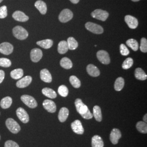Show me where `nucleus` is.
Segmentation results:
<instances>
[{
  "label": "nucleus",
  "mask_w": 147,
  "mask_h": 147,
  "mask_svg": "<svg viewBox=\"0 0 147 147\" xmlns=\"http://www.w3.org/2000/svg\"><path fill=\"white\" fill-rule=\"evenodd\" d=\"M76 110L79 114L85 119H90L93 118V114L90 112L87 106L85 105L80 99H76L75 101Z\"/></svg>",
  "instance_id": "nucleus-1"
},
{
  "label": "nucleus",
  "mask_w": 147,
  "mask_h": 147,
  "mask_svg": "<svg viewBox=\"0 0 147 147\" xmlns=\"http://www.w3.org/2000/svg\"><path fill=\"white\" fill-rule=\"evenodd\" d=\"M5 125L7 126V129L10 131L14 134H16L18 132H19L21 130V127L19 125V124L18 123L17 121H16L13 118H8L5 121Z\"/></svg>",
  "instance_id": "nucleus-2"
},
{
  "label": "nucleus",
  "mask_w": 147,
  "mask_h": 147,
  "mask_svg": "<svg viewBox=\"0 0 147 147\" xmlns=\"http://www.w3.org/2000/svg\"><path fill=\"white\" fill-rule=\"evenodd\" d=\"M14 36L19 40H25L28 36V33L26 30L20 26H17L13 29Z\"/></svg>",
  "instance_id": "nucleus-3"
},
{
  "label": "nucleus",
  "mask_w": 147,
  "mask_h": 147,
  "mask_svg": "<svg viewBox=\"0 0 147 147\" xmlns=\"http://www.w3.org/2000/svg\"><path fill=\"white\" fill-rule=\"evenodd\" d=\"M21 100L25 105L31 109H34L38 106L37 101L30 95H23L21 96Z\"/></svg>",
  "instance_id": "nucleus-4"
},
{
  "label": "nucleus",
  "mask_w": 147,
  "mask_h": 147,
  "mask_svg": "<svg viewBox=\"0 0 147 147\" xmlns=\"http://www.w3.org/2000/svg\"><path fill=\"white\" fill-rule=\"evenodd\" d=\"M85 27L87 30L94 34H102L104 32L103 28L102 27L98 24H96L95 23H93L91 22H87L85 25Z\"/></svg>",
  "instance_id": "nucleus-5"
},
{
  "label": "nucleus",
  "mask_w": 147,
  "mask_h": 147,
  "mask_svg": "<svg viewBox=\"0 0 147 147\" xmlns=\"http://www.w3.org/2000/svg\"><path fill=\"white\" fill-rule=\"evenodd\" d=\"M91 16L95 19L105 21L108 18L109 14L107 11L101 9H95L91 13Z\"/></svg>",
  "instance_id": "nucleus-6"
},
{
  "label": "nucleus",
  "mask_w": 147,
  "mask_h": 147,
  "mask_svg": "<svg viewBox=\"0 0 147 147\" xmlns=\"http://www.w3.org/2000/svg\"><path fill=\"white\" fill-rule=\"evenodd\" d=\"M73 17V13L71 11L68 9H64L60 13L58 18L61 22L65 23L71 20Z\"/></svg>",
  "instance_id": "nucleus-7"
},
{
  "label": "nucleus",
  "mask_w": 147,
  "mask_h": 147,
  "mask_svg": "<svg viewBox=\"0 0 147 147\" xmlns=\"http://www.w3.org/2000/svg\"><path fill=\"white\" fill-rule=\"evenodd\" d=\"M16 114L18 118L23 123L26 124L30 120L29 115L27 113L26 111L22 107H19L16 111Z\"/></svg>",
  "instance_id": "nucleus-8"
},
{
  "label": "nucleus",
  "mask_w": 147,
  "mask_h": 147,
  "mask_svg": "<svg viewBox=\"0 0 147 147\" xmlns=\"http://www.w3.org/2000/svg\"><path fill=\"white\" fill-rule=\"evenodd\" d=\"M96 57L100 62L104 64H109L110 63L109 54L104 50H100L96 53Z\"/></svg>",
  "instance_id": "nucleus-9"
},
{
  "label": "nucleus",
  "mask_w": 147,
  "mask_h": 147,
  "mask_svg": "<svg viewBox=\"0 0 147 147\" xmlns=\"http://www.w3.org/2000/svg\"><path fill=\"white\" fill-rule=\"evenodd\" d=\"M13 46L9 42H2L0 44V53L3 55H10L13 53Z\"/></svg>",
  "instance_id": "nucleus-10"
},
{
  "label": "nucleus",
  "mask_w": 147,
  "mask_h": 147,
  "mask_svg": "<svg viewBox=\"0 0 147 147\" xmlns=\"http://www.w3.org/2000/svg\"><path fill=\"white\" fill-rule=\"evenodd\" d=\"M71 127L73 131L78 135H82L84 133V128L79 120L74 121L71 124Z\"/></svg>",
  "instance_id": "nucleus-11"
},
{
  "label": "nucleus",
  "mask_w": 147,
  "mask_h": 147,
  "mask_svg": "<svg viewBox=\"0 0 147 147\" xmlns=\"http://www.w3.org/2000/svg\"><path fill=\"white\" fill-rule=\"evenodd\" d=\"M30 57L32 62H38L42 58V51L40 49L38 48L33 49L31 51Z\"/></svg>",
  "instance_id": "nucleus-12"
},
{
  "label": "nucleus",
  "mask_w": 147,
  "mask_h": 147,
  "mask_svg": "<svg viewBox=\"0 0 147 147\" xmlns=\"http://www.w3.org/2000/svg\"><path fill=\"white\" fill-rule=\"evenodd\" d=\"M32 81V78L30 76H26L24 78H21L20 80L18 81L16 85V87L20 88H25L31 84Z\"/></svg>",
  "instance_id": "nucleus-13"
},
{
  "label": "nucleus",
  "mask_w": 147,
  "mask_h": 147,
  "mask_svg": "<svg viewBox=\"0 0 147 147\" xmlns=\"http://www.w3.org/2000/svg\"><path fill=\"white\" fill-rule=\"evenodd\" d=\"M121 131L118 129L114 128L111 132L110 136L111 142L113 144H117L119 141V140L121 138Z\"/></svg>",
  "instance_id": "nucleus-14"
},
{
  "label": "nucleus",
  "mask_w": 147,
  "mask_h": 147,
  "mask_svg": "<svg viewBox=\"0 0 147 147\" xmlns=\"http://www.w3.org/2000/svg\"><path fill=\"white\" fill-rule=\"evenodd\" d=\"M44 108L50 113H55L56 111V104L51 100H45L42 103Z\"/></svg>",
  "instance_id": "nucleus-15"
},
{
  "label": "nucleus",
  "mask_w": 147,
  "mask_h": 147,
  "mask_svg": "<svg viewBox=\"0 0 147 147\" xmlns=\"http://www.w3.org/2000/svg\"><path fill=\"white\" fill-rule=\"evenodd\" d=\"M125 21L130 28L131 29H135L138 26V22L136 18L131 16H125Z\"/></svg>",
  "instance_id": "nucleus-16"
},
{
  "label": "nucleus",
  "mask_w": 147,
  "mask_h": 147,
  "mask_svg": "<svg viewBox=\"0 0 147 147\" xmlns=\"http://www.w3.org/2000/svg\"><path fill=\"white\" fill-rule=\"evenodd\" d=\"M12 16L16 20L20 22H26L29 19L28 16H27L24 13L21 11H16L13 14Z\"/></svg>",
  "instance_id": "nucleus-17"
},
{
  "label": "nucleus",
  "mask_w": 147,
  "mask_h": 147,
  "mask_svg": "<svg viewBox=\"0 0 147 147\" xmlns=\"http://www.w3.org/2000/svg\"><path fill=\"white\" fill-rule=\"evenodd\" d=\"M40 79L42 81L47 82V83H50L52 81V76L51 75L49 71L47 69H43L40 73Z\"/></svg>",
  "instance_id": "nucleus-18"
},
{
  "label": "nucleus",
  "mask_w": 147,
  "mask_h": 147,
  "mask_svg": "<svg viewBox=\"0 0 147 147\" xmlns=\"http://www.w3.org/2000/svg\"><path fill=\"white\" fill-rule=\"evenodd\" d=\"M87 71L90 76L97 77L100 75V70L93 64H88L87 67Z\"/></svg>",
  "instance_id": "nucleus-19"
},
{
  "label": "nucleus",
  "mask_w": 147,
  "mask_h": 147,
  "mask_svg": "<svg viewBox=\"0 0 147 147\" xmlns=\"http://www.w3.org/2000/svg\"><path fill=\"white\" fill-rule=\"evenodd\" d=\"M69 113V110L66 107H62L60 109L58 113V118L59 121L61 123H63L68 118Z\"/></svg>",
  "instance_id": "nucleus-20"
},
{
  "label": "nucleus",
  "mask_w": 147,
  "mask_h": 147,
  "mask_svg": "<svg viewBox=\"0 0 147 147\" xmlns=\"http://www.w3.org/2000/svg\"><path fill=\"white\" fill-rule=\"evenodd\" d=\"M34 5L37 9L39 11L40 13L42 15H44L47 13V6L44 1L41 0H38L35 3Z\"/></svg>",
  "instance_id": "nucleus-21"
},
{
  "label": "nucleus",
  "mask_w": 147,
  "mask_h": 147,
  "mask_svg": "<svg viewBox=\"0 0 147 147\" xmlns=\"http://www.w3.org/2000/svg\"><path fill=\"white\" fill-rule=\"evenodd\" d=\"M104 143L101 137L95 135L92 138V147H104Z\"/></svg>",
  "instance_id": "nucleus-22"
},
{
  "label": "nucleus",
  "mask_w": 147,
  "mask_h": 147,
  "mask_svg": "<svg viewBox=\"0 0 147 147\" xmlns=\"http://www.w3.org/2000/svg\"><path fill=\"white\" fill-rule=\"evenodd\" d=\"M13 100L10 96H6L1 100L0 106L3 109H7L11 107Z\"/></svg>",
  "instance_id": "nucleus-23"
},
{
  "label": "nucleus",
  "mask_w": 147,
  "mask_h": 147,
  "mask_svg": "<svg viewBox=\"0 0 147 147\" xmlns=\"http://www.w3.org/2000/svg\"><path fill=\"white\" fill-rule=\"evenodd\" d=\"M69 50L68 45L67 42L65 40L61 41L58 45V52L60 54H64Z\"/></svg>",
  "instance_id": "nucleus-24"
},
{
  "label": "nucleus",
  "mask_w": 147,
  "mask_h": 147,
  "mask_svg": "<svg viewBox=\"0 0 147 147\" xmlns=\"http://www.w3.org/2000/svg\"><path fill=\"white\" fill-rule=\"evenodd\" d=\"M135 76L137 80L144 81L147 79V74L142 69L138 68L136 69L135 71Z\"/></svg>",
  "instance_id": "nucleus-25"
},
{
  "label": "nucleus",
  "mask_w": 147,
  "mask_h": 147,
  "mask_svg": "<svg viewBox=\"0 0 147 147\" xmlns=\"http://www.w3.org/2000/svg\"><path fill=\"white\" fill-rule=\"evenodd\" d=\"M37 44L45 49H48L52 47L53 45V41L51 39H45L37 42Z\"/></svg>",
  "instance_id": "nucleus-26"
},
{
  "label": "nucleus",
  "mask_w": 147,
  "mask_h": 147,
  "mask_svg": "<svg viewBox=\"0 0 147 147\" xmlns=\"http://www.w3.org/2000/svg\"><path fill=\"white\" fill-rule=\"evenodd\" d=\"M42 93L50 99H55L57 97V93L55 90L49 88H44L42 89Z\"/></svg>",
  "instance_id": "nucleus-27"
},
{
  "label": "nucleus",
  "mask_w": 147,
  "mask_h": 147,
  "mask_svg": "<svg viewBox=\"0 0 147 147\" xmlns=\"http://www.w3.org/2000/svg\"><path fill=\"white\" fill-rule=\"evenodd\" d=\"M23 75H24V71L22 69H16L11 71V78L15 80L21 79L23 76Z\"/></svg>",
  "instance_id": "nucleus-28"
},
{
  "label": "nucleus",
  "mask_w": 147,
  "mask_h": 147,
  "mask_svg": "<svg viewBox=\"0 0 147 147\" xmlns=\"http://www.w3.org/2000/svg\"><path fill=\"white\" fill-rule=\"evenodd\" d=\"M61 66L65 69H70L73 67V63L70 59L64 57L60 61Z\"/></svg>",
  "instance_id": "nucleus-29"
},
{
  "label": "nucleus",
  "mask_w": 147,
  "mask_h": 147,
  "mask_svg": "<svg viewBox=\"0 0 147 147\" xmlns=\"http://www.w3.org/2000/svg\"><path fill=\"white\" fill-rule=\"evenodd\" d=\"M93 116L98 121H101L102 119L101 110L99 106H95L93 107Z\"/></svg>",
  "instance_id": "nucleus-30"
},
{
  "label": "nucleus",
  "mask_w": 147,
  "mask_h": 147,
  "mask_svg": "<svg viewBox=\"0 0 147 147\" xmlns=\"http://www.w3.org/2000/svg\"><path fill=\"white\" fill-rule=\"evenodd\" d=\"M136 129L140 132L142 134H147V123L142 121H140L137 122L136 124Z\"/></svg>",
  "instance_id": "nucleus-31"
},
{
  "label": "nucleus",
  "mask_w": 147,
  "mask_h": 147,
  "mask_svg": "<svg viewBox=\"0 0 147 147\" xmlns=\"http://www.w3.org/2000/svg\"><path fill=\"white\" fill-rule=\"evenodd\" d=\"M124 86V80L121 78L119 77L116 79V82L115 83V89L116 91H121L123 88Z\"/></svg>",
  "instance_id": "nucleus-32"
},
{
  "label": "nucleus",
  "mask_w": 147,
  "mask_h": 147,
  "mask_svg": "<svg viewBox=\"0 0 147 147\" xmlns=\"http://www.w3.org/2000/svg\"><path fill=\"white\" fill-rule=\"evenodd\" d=\"M69 50H74L78 47V42L73 37H69L67 40Z\"/></svg>",
  "instance_id": "nucleus-33"
},
{
  "label": "nucleus",
  "mask_w": 147,
  "mask_h": 147,
  "mask_svg": "<svg viewBox=\"0 0 147 147\" xmlns=\"http://www.w3.org/2000/svg\"><path fill=\"white\" fill-rule=\"evenodd\" d=\"M126 45L132 49V50L136 51L138 49V43L134 39H130L126 41Z\"/></svg>",
  "instance_id": "nucleus-34"
},
{
  "label": "nucleus",
  "mask_w": 147,
  "mask_h": 147,
  "mask_svg": "<svg viewBox=\"0 0 147 147\" xmlns=\"http://www.w3.org/2000/svg\"><path fill=\"white\" fill-rule=\"evenodd\" d=\"M69 81L70 84L75 88H78L81 86V82L76 76H71L69 78Z\"/></svg>",
  "instance_id": "nucleus-35"
},
{
  "label": "nucleus",
  "mask_w": 147,
  "mask_h": 147,
  "mask_svg": "<svg viewBox=\"0 0 147 147\" xmlns=\"http://www.w3.org/2000/svg\"><path fill=\"white\" fill-rule=\"evenodd\" d=\"M58 94L63 97H66L68 95L69 90L65 85L60 86L58 88Z\"/></svg>",
  "instance_id": "nucleus-36"
},
{
  "label": "nucleus",
  "mask_w": 147,
  "mask_h": 147,
  "mask_svg": "<svg viewBox=\"0 0 147 147\" xmlns=\"http://www.w3.org/2000/svg\"><path fill=\"white\" fill-rule=\"evenodd\" d=\"M133 59L131 58H126V59L123 62L122 64V68L124 69H128L130 68L133 65Z\"/></svg>",
  "instance_id": "nucleus-37"
},
{
  "label": "nucleus",
  "mask_w": 147,
  "mask_h": 147,
  "mask_svg": "<svg viewBox=\"0 0 147 147\" xmlns=\"http://www.w3.org/2000/svg\"><path fill=\"white\" fill-rule=\"evenodd\" d=\"M11 64V62L9 59L5 58H0V67L8 68L9 67Z\"/></svg>",
  "instance_id": "nucleus-38"
},
{
  "label": "nucleus",
  "mask_w": 147,
  "mask_h": 147,
  "mask_svg": "<svg viewBox=\"0 0 147 147\" xmlns=\"http://www.w3.org/2000/svg\"><path fill=\"white\" fill-rule=\"evenodd\" d=\"M140 50L143 53H146L147 52V40L145 38H142L141 40Z\"/></svg>",
  "instance_id": "nucleus-39"
},
{
  "label": "nucleus",
  "mask_w": 147,
  "mask_h": 147,
  "mask_svg": "<svg viewBox=\"0 0 147 147\" xmlns=\"http://www.w3.org/2000/svg\"><path fill=\"white\" fill-rule=\"evenodd\" d=\"M7 8L5 5L0 7V19H4L7 16Z\"/></svg>",
  "instance_id": "nucleus-40"
},
{
  "label": "nucleus",
  "mask_w": 147,
  "mask_h": 147,
  "mask_svg": "<svg viewBox=\"0 0 147 147\" xmlns=\"http://www.w3.org/2000/svg\"><path fill=\"white\" fill-rule=\"evenodd\" d=\"M120 52L121 55L123 56H127L130 53L128 49L123 44H121L120 45Z\"/></svg>",
  "instance_id": "nucleus-41"
},
{
  "label": "nucleus",
  "mask_w": 147,
  "mask_h": 147,
  "mask_svg": "<svg viewBox=\"0 0 147 147\" xmlns=\"http://www.w3.org/2000/svg\"><path fill=\"white\" fill-rule=\"evenodd\" d=\"M5 147H19V146L16 142L11 140H8L5 142Z\"/></svg>",
  "instance_id": "nucleus-42"
},
{
  "label": "nucleus",
  "mask_w": 147,
  "mask_h": 147,
  "mask_svg": "<svg viewBox=\"0 0 147 147\" xmlns=\"http://www.w3.org/2000/svg\"><path fill=\"white\" fill-rule=\"evenodd\" d=\"M5 73L4 71L2 70H0V84H1L3 82V80L5 79Z\"/></svg>",
  "instance_id": "nucleus-43"
},
{
  "label": "nucleus",
  "mask_w": 147,
  "mask_h": 147,
  "mask_svg": "<svg viewBox=\"0 0 147 147\" xmlns=\"http://www.w3.org/2000/svg\"><path fill=\"white\" fill-rule=\"evenodd\" d=\"M70 1L71 2H72L74 4H77L80 1V0H70Z\"/></svg>",
  "instance_id": "nucleus-44"
},
{
  "label": "nucleus",
  "mask_w": 147,
  "mask_h": 147,
  "mask_svg": "<svg viewBox=\"0 0 147 147\" xmlns=\"http://www.w3.org/2000/svg\"><path fill=\"white\" fill-rule=\"evenodd\" d=\"M143 121H144V122H146V123H147V114H146L143 117Z\"/></svg>",
  "instance_id": "nucleus-45"
},
{
  "label": "nucleus",
  "mask_w": 147,
  "mask_h": 147,
  "mask_svg": "<svg viewBox=\"0 0 147 147\" xmlns=\"http://www.w3.org/2000/svg\"><path fill=\"white\" fill-rule=\"evenodd\" d=\"M131 1H133V2H138V1H139L140 0H131Z\"/></svg>",
  "instance_id": "nucleus-46"
},
{
  "label": "nucleus",
  "mask_w": 147,
  "mask_h": 147,
  "mask_svg": "<svg viewBox=\"0 0 147 147\" xmlns=\"http://www.w3.org/2000/svg\"><path fill=\"white\" fill-rule=\"evenodd\" d=\"M2 1H3V0H0V3H1V2Z\"/></svg>",
  "instance_id": "nucleus-47"
},
{
  "label": "nucleus",
  "mask_w": 147,
  "mask_h": 147,
  "mask_svg": "<svg viewBox=\"0 0 147 147\" xmlns=\"http://www.w3.org/2000/svg\"><path fill=\"white\" fill-rule=\"evenodd\" d=\"M0 140H1V136H0Z\"/></svg>",
  "instance_id": "nucleus-48"
},
{
  "label": "nucleus",
  "mask_w": 147,
  "mask_h": 147,
  "mask_svg": "<svg viewBox=\"0 0 147 147\" xmlns=\"http://www.w3.org/2000/svg\"><path fill=\"white\" fill-rule=\"evenodd\" d=\"M0 114H1V113H0Z\"/></svg>",
  "instance_id": "nucleus-49"
}]
</instances>
